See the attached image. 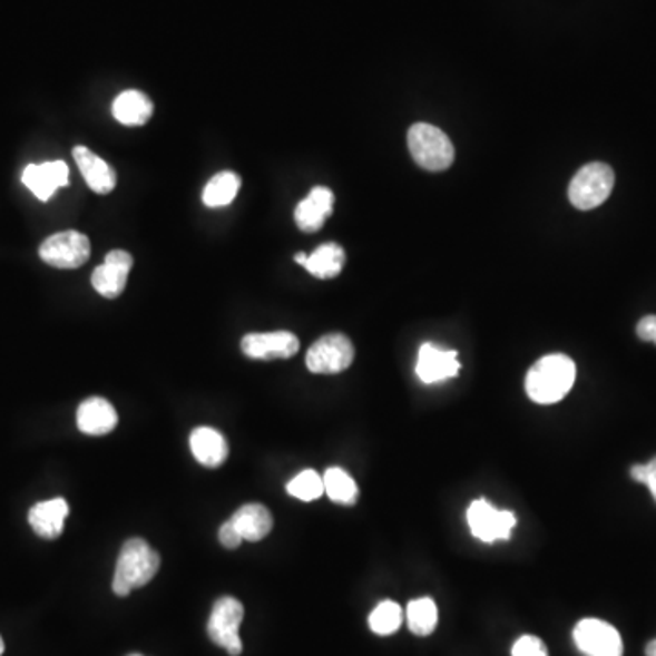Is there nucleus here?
I'll return each mask as SVG.
<instances>
[{
  "instance_id": "nucleus-4",
  "label": "nucleus",
  "mask_w": 656,
  "mask_h": 656,
  "mask_svg": "<svg viewBox=\"0 0 656 656\" xmlns=\"http://www.w3.org/2000/svg\"><path fill=\"white\" fill-rule=\"evenodd\" d=\"M615 172L606 163H589L577 172L569 185V200L578 210H593L611 196Z\"/></svg>"
},
{
  "instance_id": "nucleus-26",
  "label": "nucleus",
  "mask_w": 656,
  "mask_h": 656,
  "mask_svg": "<svg viewBox=\"0 0 656 656\" xmlns=\"http://www.w3.org/2000/svg\"><path fill=\"white\" fill-rule=\"evenodd\" d=\"M286 491L297 500L314 501L325 495V486H323V478L316 471L306 469L286 483Z\"/></svg>"
},
{
  "instance_id": "nucleus-29",
  "label": "nucleus",
  "mask_w": 656,
  "mask_h": 656,
  "mask_svg": "<svg viewBox=\"0 0 656 656\" xmlns=\"http://www.w3.org/2000/svg\"><path fill=\"white\" fill-rule=\"evenodd\" d=\"M219 541L221 546L226 547V549H237L241 546V538L239 532H237L236 527L232 523L231 520L225 521L219 529Z\"/></svg>"
},
{
  "instance_id": "nucleus-18",
  "label": "nucleus",
  "mask_w": 656,
  "mask_h": 656,
  "mask_svg": "<svg viewBox=\"0 0 656 656\" xmlns=\"http://www.w3.org/2000/svg\"><path fill=\"white\" fill-rule=\"evenodd\" d=\"M190 449L200 466L210 469L223 466L228 458V443L225 437L212 427H197L192 431Z\"/></svg>"
},
{
  "instance_id": "nucleus-25",
  "label": "nucleus",
  "mask_w": 656,
  "mask_h": 656,
  "mask_svg": "<svg viewBox=\"0 0 656 656\" xmlns=\"http://www.w3.org/2000/svg\"><path fill=\"white\" fill-rule=\"evenodd\" d=\"M403 624V609L400 604L392 600H383L374 607V611L369 617V626L372 633H376L380 637H389L400 629Z\"/></svg>"
},
{
  "instance_id": "nucleus-28",
  "label": "nucleus",
  "mask_w": 656,
  "mask_h": 656,
  "mask_svg": "<svg viewBox=\"0 0 656 656\" xmlns=\"http://www.w3.org/2000/svg\"><path fill=\"white\" fill-rule=\"evenodd\" d=\"M629 474H631L633 480L647 486V489L652 491L653 500L656 501V457L652 461L644 463V466H633Z\"/></svg>"
},
{
  "instance_id": "nucleus-20",
  "label": "nucleus",
  "mask_w": 656,
  "mask_h": 656,
  "mask_svg": "<svg viewBox=\"0 0 656 656\" xmlns=\"http://www.w3.org/2000/svg\"><path fill=\"white\" fill-rule=\"evenodd\" d=\"M111 111L120 125L143 126L154 114V102L143 91L126 90L114 100Z\"/></svg>"
},
{
  "instance_id": "nucleus-11",
  "label": "nucleus",
  "mask_w": 656,
  "mask_h": 656,
  "mask_svg": "<svg viewBox=\"0 0 656 656\" xmlns=\"http://www.w3.org/2000/svg\"><path fill=\"white\" fill-rule=\"evenodd\" d=\"M134 266V257L126 251H111L106 254L105 263L97 266L91 274V285L100 296L116 300L123 294L126 280Z\"/></svg>"
},
{
  "instance_id": "nucleus-13",
  "label": "nucleus",
  "mask_w": 656,
  "mask_h": 656,
  "mask_svg": "<svg viewBox=\"0 0 656 656\" xmlns=\"http://www.w3.org/2000/svg\"><path fill=\"white\" fill-rule=\"evenodd\" d=\"M22 183L33 192L37 199L48 200L56 194L57 188L70 183V168L65 160L28 165L22 172Z\"/></svg>"
},
{
  "instance_id": "nucleus-22",
  "label": "nucleus",
  "mask_w": 656,
  "mask_h": 656,
  "mask_svg": "<svg viewBox=\"0 0 656 656\" xmlns=\"http://www.w3.org/2000/svg\"><path fill=\"white\" fill-rule=\"evenodd\" d=\"M323 486H325V495L331 498L334 503L340 506H356L358 498H360V489H358L356 481L343 471L341 467H329L325 474H323Z\"/></svg>"
},
{
  "instance_id": "nucleus-33",
  "label": "nucleus",
  "mask_w": 656,
  "mask_h": 656,
  "mask_svg": "<svg viewBox=\"0 0 656 656\" xmlns=\"http://www.w3.org/2000/svg\"><path fill=\"white\" fill-rule=\"evenodd\" d=\"M2 653H4V640L0 637V656H2Z\"/></svg>"
},
{
  "instance_id": "nucleus-21",
  "label": "nucleus",
  "mask_w": 656,
  "mask_h": 656,
  "mask_svg": "<svg viewBox=\"0 0 656 656\" xmlns=\"http://www.w3.org/2000/svg\"><path fill=\"white\" fill-rule=\"evenodd\" d=\"M345 251L337 243H325L317 246L311 256H306L305 268L317 280L337 277L345 266Z\"/></svg>"
},
{
  "instance_id": "nucleus-34",
  "label": "nucleus",
  "mask_w": 656,
  "mask_h": 656,
  "mask_svg": "<svg viewBox=\"0 0 656 656\" xmlns=\"http://www.w3.org/2000/svg\"><path fill=\"white\" fill-rule=\"evenodd\" d=\"M128 656H143V655H137V653H134V655H128Z\"/></svg>"
},
{
  "instance_id": "nucleus-9",
  "label": "nucleus",
  "mask_w": 656,
  "mask_h": 656,
  "mask_svg": "<svg viewBox=\"0 0 656 656\" xmlns=\"http://www.w3.org/2000/svg\"><path fill=\"white\" fill-rule=\"evenodd\" d=\"M572 638L580 653L586 656H621L624 655V642L620 633L598 618L580 620L572 631Z\"/></svg>"
},
{
  "instance_id": "nucleus-6",
  "label": "nucleus",
  "mask_w": 656,
  "mask_h": 656,
  "mask_svg": "<svg viewBox=\"0 0 656 656\" xmlns=\"http://www.w3.org/2000/svg\"><path fill=\"white\" fill-rule=\"evenodd\" d=\"M90 239L77 231L59 232L39 246L40 260L45 261L46 265L62 268V271H71V268H79L85 265L86 261L90 260Z\"/></svg>"
},
{
  "instance_id": "nucleus-24",
  "label": "nucleus",
  "mask_w": 656,
  "mask_h": 656,
  "mask_svg": "<svg viewBox=\"0 0 656 656\" xmlns=\"http://www.w3.org/2000/svg\"><path fill=\"white\" fill-rule=\"evenodd\" d=\"M407 624L417 637H429L438 626V607L432 598H417L407 606Z\"/></svg>"
},
{
  "instance_id": "nucleus-8",
  "label": "nucleus",
  "mask_w": 656,
  "mask_h": 656,
  "mask_svg": "<svg viewBox=\"0 0 656 656\" xmlns=\"http://www.w3.org/2000/svg\"><path fill=\"white\" fill-rule=\"evenodd\" d=\"M467 523L472 537L483 544H495L511 538L512 529L517 527V517L511 511H500L481 498L472 501L467 509Z\"/></svg>"
},
{
  "instance_id": "nucleus-10",
  "label": "nucleus",
  "mask_w": 656,
  "mask_h": 656,
  "mask_svg": "<svg viewBox=\"0 0 656 656\" xmlns=\"http://www.w3.org/2000/svg\"><path fill=\"white\" fill-rule=\"evenodd\" d=\"M241 351L251 360H288L300 351V340L296 334L286 331L256 332L241 340Z\"/></svg>"
},
{
  "instance_id": "nucleus-3",
  "label": "nucleus",
  "mask_w": 656,
  "mask_h": 656,
  "mask_svg": "<svg viewBox=\"0 0 656 656\" xmlns=\"http://www.w3.org/2000/svg\"><path fill=\"white\" fill-rule=\"evenodd\" d=\"M409 150L423 170L443 172L454 163V146L446 131L437 126L418 123L407 134Z\"/></svg>"
},
{
  "instance_id": "nucleus-23",
  "label": "nucleus",
  "mask_w": 656,
  "mask_h": 656,
  "mask_svg": "<svg viewBox=\"0 0 656 656\" xmlns=\"http://www.w3.org/2000/svg\"><path fill=\"white\" fill-rule=\"evenodd\" d=\"M241 188V177L236 172H221L206 183L203 190V203L208 208H221V206L231 205L236 199L237 192Z\"/></svg>"
},
{
  "instance_id": "nucleus-2",
  "label": "nucleus",
  "mask_w": 656,
  "mask_h": 656,
  "mask_svg": "<svg viewBox=\"0 0 656 656\" xmlns=\"http://www.w3.org/2000/svg\"><path fill=\"white\" fill-rule=\"evenodd\" d=\"M159 567V552L151 549L150 544L143 538H130L125 541L117 558L111 589L117 597H128L134 589L145 587L156 577Z\"/></svg>"
},
{
  "instance_id": "nucleus-27",
  "label": "nucleus",
  "mask_w": 656,
  "mask_h": 656,
  "mask_svg": "<svg viewBox=\"0 0 656 656\" xmlns=\"http://www.w3.org/2000/svg\"><path fill=\"white\" fill-rule=\"evenodd\" d=\"M512 656H549L544 642L532 635H523L512 646Z\"/></svg>"
},
{
  "instance_id": "nucleus-19",
  "label": "nucleus",
  "mask_w": 656,
  "mask_h": 656,
  "mask_svg": "<svg viewBox=\"0 0 656 656\" xmlns=\"http://www.w3.org/2000/svg\"><path fill=\"white\" fill-rule=\"evenodd\" d=\"M232 523L236 527L243 541H260L268 537L274 527V518L271 511L261 503H246L239 507L234 517L231 518Z\"/></svg>"
},
{
  "instance_id": "nucleus-5",
  "label": "nucleus",
  "mask_w": 656,
  "mask_h": 656,
  "mask_svg": "<svg viewBox=\"0 0 656 656\" xmlns=\"http://www.w3.org/2000/svg\"><path fill=\"white\" fill-rule=\"evenodd\" d=\"M243 617H245V607L234 597L217 598L212 607L208 627H206L208 637L231 656H239L243 653V642L239 637Z\"/></svg>"
},
{
  "instance_id": "nucleus-32",
  "label": "nucleus",
  "mask_w": 656,
  "mask_h": 656,
  "mask_svg": "<svg viewBox=\"0 0 656 656\" xmlns=\"http://www.w3.org/2000/svg\"><path fill=\"white\" fill-rule=\"evenodd\" d=\"M294 260H296L297 265H305V261H306L305 252H300V254H296V257H294Z\"/></svg>"
},
{
  "instance_id": "nucleus-14",
  "label": "nucleus",
  "mask_w": 656,
  "mask_h": 656,
  "mask_svg": "<svg viewBox=\"0 0 656 656\" xmlns=\"http://www.w3.org/2000/svg\"><path fill=\"white\" fill-rule=\"evenodd\" d=\"M117 411L110 401L105 398L94 396L80 403L77 409V427L82 434L88 437H105L117 427Z\"/></svg>"
},
{
  "instance_id": "nucleus-7",
  "label": "nucleus",
  "mask_w": 656,
  "mask_h": 656,
  "mask_svg": "<svg viewBox=\"0 0 656 656\" xmlns=\"http://www.w3.org/2000/svg\"><path fill=\"white\" fill-rule=\"evenodd\" d=\"M354 361V345L352 341L334 332L320 337L306 352L305 363L314 374H340L346 371Z\"/></svg>"
},
{
  "instance_id": "nucleus-15",
  "label": "nucleus",
  "mask_w": 656,
  "mask_h": 656,
  "mask_svg": "<svg viewBox=\"0 0 656 656\" xmlns=\"http://www.w3.org/2000/svg\"><path fill=\"white\" fill-rule=\"evenodd\" d=\"M334 210V194L331 188L326 186H314L311 194L301 200L294 212V219H296L297 228L301 232L320 231L321 226L325 225V221L331 217Z\"/></svg>"
},
{
  "instance_id": "nucleus-17",
  "label": "nucleus",
  "mask_w": 656,
  "mask_h": 656,
  "mask_svg": "<svg viewBox=\"0 0 656 656\" xmlns=\"http://www.w3.org/2000/svg\"><path fill=\"white\" fill-rule=\"evenodd\" d=\"M74 159H76L79 172L86 185L90 186L96 194H110L117 185V174L105 159H100L97 154L86 148V146H76L74 148Z\"/></svg>"
},
{
  "instance_id": "nucleus-1",
  "label": "nucleus",
  "mask_w": 656,
  "mask_h": 656,
  "mask_svg": "<svg viewBox=\"0 0 656 656\" xmlns=\"http://www.w3.org/2000/svg\"><path fill=\"white\" fill-rule=\"evenodd\" d=\"M577 380V365L566 354L541 358L527 372V396L540 405H552L569 394Z\"/></svg>"
},
{
  "instance_id": "nucleus-31",
  "label": "nucleus",
  "mask_w": 656,
  "mask_h": 656,
  "mask_svg": "<svg viewBox=\"0 0 656 656\" xmlns=\"http://www.w3.org/2000/svg\"><path fill=\"white\" fill-rule=\"evenodd\" d=\"M647 656H656V640L649 642L646 647Z\"/></svg>"
},
{
  "instance_id": "nucleus-12",
  "label": "nucleus",
  "mask_w": 656,
  "mask_h": 656,
  "mask_svg": "<svg viewBox=\"0 0 656 656\" xmlns=\"http://www.w3.org/2000/svg\"><path fill=\"white\" fill-rule=\"evenodd\" d=\"M460 369L457 351H446L441 346L425 343L418 352L417 374L427 385L457 378Z\"/></svg>"
},
{
  "instance_id": "nucleus-30",
  "label": "nucleus",
  "mask_w": 656,
  "mask_h": 656,
  "mask_svg": "<svg viewBox=\"0 0 656 656\" xmlns=\"http://www.w3.org/2000/svg\"><path fill=\"white\" fill-rule=\"evenodd\" d=\"M637 336L656 345V316H646L638 321Z\"/></svg>"
},
{
  "instance_id": "nucleus-16",
  "label": "nucleus",
  "mask_w": 656,
  "mask_h": 656,
  "mask_svg": "<svg viewBox=\"0 0 656 656\" xmlns=\"http://www.w3.org/2000/svg\"><path fill=\"white\" fill-rule=\"evenodd\" d=\"M70 515V506L65 498L40 501L31 507L28 521L37 537L56 540L65 531V521Z\"/></svg>"
}]
</instances>
